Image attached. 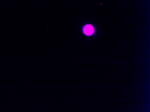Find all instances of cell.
Returning a JSON list of instances; mask_svg holds the SVG:
<instances>
[{"label":"cell","instance_id":"1","mask_svg":"<svg viewBox=\"0 0 150 112\" xmlns=\"http://www.w3.org/2000/svg\"><path fill=\"white\" fill-rule=\"evenodd\" d=\"M83 31L86 35H91L93 34L94 30L91 25H87L83 28Z\"/></svg>","mask_w":150,"mask_h":112}]
</instances>
